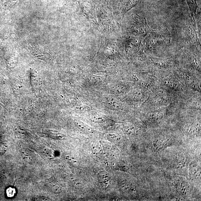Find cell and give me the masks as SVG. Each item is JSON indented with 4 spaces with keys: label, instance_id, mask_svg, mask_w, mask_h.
Here are the masks:
<instances>
[{
    "label": "cell",
    "instance_id": "6da1fadb",
    "mask_svg": "<svg viewBox=\"0 0 201 201\" xmlns=\"http://www.w3.org/2000/svg\"><path fill=\"white\" fill-rule=\"evenodd\" d=\"M22 157L24 158H23L24 159L25 161H28V163H30L31 162V161H32V159H31V156H30V155L29 153L27 151H24L22 150Z\"/></svg>",
    "mask_w": 201,
    "mask_h": 201
},
{
    "label": "cell",
    "instance_id": "7a4b0ae2",
    "mask_svg": "<svg viewBox=\"0 0 201 201\" xmlns=\"http://www.w3.org/2000/svg\"><path fill=\"white\" fill-rule=\"evenodd\" d=\"M16 191L15 189L13 187H9L7 190L6 193L7 196L9 197H14Z\"/></svg>",
    "mask_w": 201,
    "mask_h": 201
}]
</instances>
